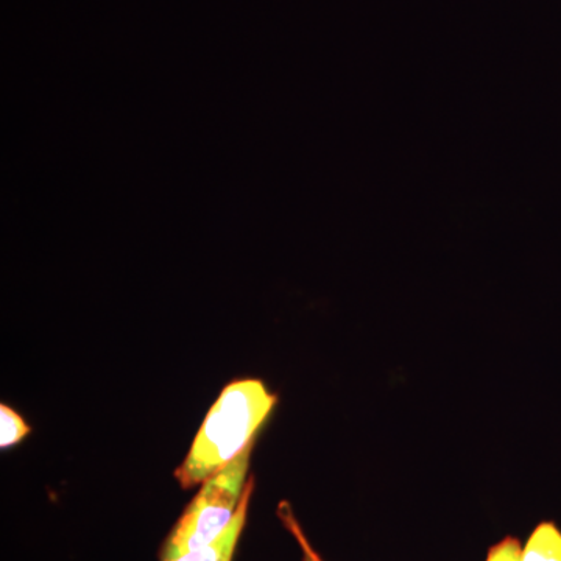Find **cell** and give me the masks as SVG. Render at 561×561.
<instances>
[{"mask_svg":"<svg viewBox=\"0 0 561 561\" xmlns=\"http://www.w3.org/2000/svg\"><path fill=\"white\" fill-rule=\"evenodd\" d=\"M276 402L278 397L260 379L228 383L209 409L186 459L175 471L180 485L184 490L202 485L254 446V438Z\"/></svg>","mask_w":561,"mask_h":561,"instance_id":"cell-1","label":"cell"},{"mask_svg":"<svg viewBox=\"0 0 561 561\" xmlns=\"http://www.w3.org/2000/svg\"><path fill=\"white\" fill-rule=\"evenodd\" d=\"M251 449L253 446L202 483L197 496L165 538L160 552L161 561L175 560L183 553L209 545L227 530L241 507L250 481Z\"/></svg>","mask_w":561,"mask_h":561,"instance_id":"cell-2","label":"cell"},{"mask_svg":"<svg viewBox=\"0 0 561 561\" xmlns=\"http://www.w3.org/2000/svg\"><path fill=\"white\" fill-rule=\"evenodd\" d=\"M253 490L254 479L250 478L249 483H247L245 494H243L241 507H239L230 526L227 527V530H225L220 537H217L216 540L209 542V545L183 553V556L176 557V559L172 561H232V559H234L236 548H238L239 538H241L243 527H245Z\"/></svg>","mask_w":561,"mask_h":561,"instance_id":"cell-3","label":"cell"},{"mask_svg":"<svg viewBox=\"0 0 561 561\" xmlns=\"http://www.w3.org/2000/svg\"><path fill=\"white\" fill-rule=\"evenodd\" d=\"M522 561H561V530L553 523H541L523 548Z\"/></svg>","mask_w":561,"mask_h":561,"instance_id":"cell-4","label":"cell"},{"mask_svg":"<svg viewBox=\"0 0 561 561\" xmlns=\"http://www.w3.org/2000/svg\"><path fill=\"white\" fill-rule=\"evenodd\" d=\"M32 427L10 405H0V448L9 449L31 434Z\"/></svg>","mask_w":561,"mask_h":561,"instance_id":"cell-5","label":"cell"},{"mask_svg":"<svg viewBox=\"0 0 561 561\" xmlns=\"http://www.w3.org/2000/svg\"><path fill=\"white\" fill-rule=\"evenodd\" d=\"M279 518L283 519L287 529H289L291 535H294L298 542H300L302 552L308 553L313 561H323L319 553L313 551L311 542L306 538L305 531L301 530L300 524L295 519L294 513H291L289 504H286V502H283V504L279 505Z\"/></svg>","mask_w":561,"mask_h":561,"instance_id":"cell-6","label":"cell"},{"mask_svg":"<svg viewBox=\"0 0 561 561\" xmlns=\"http://www.w3.org/2000/svg\"><path fill=\"white\" fill-rule=\"evenodd\" d=\"M523 548L516 538L507 537L490 549L485 561H522Z\"/></svg>","mask_w":561,"mask_h":561,"instance_id":"cell-7","label":"cell"},{"mask_svg":"<svg viewBox=\"0 0 561 561\" xmlns=\"http://www.w3.org/2000/svg\"><path fill=\"white\" fill-rule=\"evenodd\" d=\"M302 553H305V552H302ZM302 561H313V560L311 559V557L308 556V553H305V560H302Z\"/></svg>","mask_w":561,"mask_h":561,"instance_id":"cell-8","label":"cell"}]
</instances>
